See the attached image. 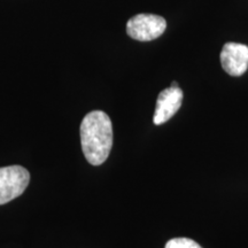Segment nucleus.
<instances>
[{
	"mask_svg": "<svg viewBox=\"0 0 248 248\" xmlns=\"http://www.w3.org/2000/svg\"><path fill=\"white\" fill-rule=\"evenodd\" d=\"M167 21L155 14H138L126 23V33L139 42H151L166 31Z\"/></svg>",
	"mask_w": 248,
	"mask_h": 248,
	"instance_id": "obj_3",
	"label": "nucleus"
},
{
	"mask_svg": "<svg viewBox=\"0 0 248 248\" xmlns=\"http://www.w3.org/2000/svg\"><path fill=\"white\" fill-rule=\"evenodd\" d=\"M183 97H184V93L179 86L177 88L170 86V88L161 91L157 97L153 117L155 125H161V124L168 122L177 113L182 106Z\"/></svg>",
	"mask_w": 248,
	"mask_h": 248,
	"instance_id": "obj_5",
	"label": "nucleus"
},
{
	"mask_svg": "<svg viewBox=\"0 0 248 248\" xmlns=\"http://www.w3.org/2000/svg\"><path fill=\"white\" fill-rule=\"evenodd\" d=\"M171 86H172V88H177L178 84H177V83H176V82H172V83H171Z\"/></svg>",
	"mask_w": 248,
	"mask_h": 248,
	"instance_id": "obj_7",
	"label": "nucleus"
},
{
	"mask_svg": "<svg viewBox=\"0 0 248 248\" xmlns=\"http://www.w3.org/2000/svg\"><path fill=\"white\" fill-rule=\"evenodd\" d=\"M80 145L85 159L92 166H100L109 156L113 146V125L102 110L86 114L80 123Z\"/></svg>",
	"mask_w": 248,
	"mask_h": 248,
	"instance_id": "obj_1",
	"label": "nucleus"
},
{
	"mask_svg": "<svg viewBox=\"0 0 248 248\" xmlns=\"http://www.w3.org/2000/svg\"><path fill=\"white\" fill-rule=\"evenodd\" d=\"M164 248H202L197 241L188 238H173L166 244Z\"/></svg>",
	"mask_w": 248,
	"mask_h": 248,
	"instance_id": "obj_6",
	"label": "nucleus"
},
{
	"mask_svg": "<svg viewBox=\"0 0 248 248\" xmlns=\"http://www.w3.org/2000/svg\"><path fill=\"white\" fill-rule=\"evenodd\" d=\"M30 182V173L22 166L0 168V206L16 199L26 191Z\"/></svg>",
	"mask_w": 248,
	"mask_h": 248,
	"instance_id": "obj_2",
	"label": "nucleus"
},
{
	"mask_svg": "<svg viewBox=\"0 0 248 248\" xmlns=\"http://www.w3.org/2000/svg\"><path fill=\"white\" fill-rule=\"evenodd\" d=\"M223 69L230 76H241L248 69V46L240 43H226L219 55Z\"/></svg>",
	"mask_w": 248,
	"mask_h": 248,
	"instance_id": "obj_4",
	"label": "nucleus"
}]
</instances>
